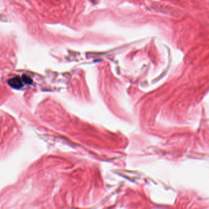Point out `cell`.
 Masks as SVG:
<instances>
[{
  "label": "cell",
  "mask_w": 209,
  "mask_h": 209,
  "mask_svg": "<svg viewBox=\"0 0 209 209\" xmlns=\"http://www.w3.org/2000/svg\"><path fill=\"white\" fill-rule=\"evenodd\" d=\"M9 84L12 88L19 89L23 86V80L19 77H15L9 80Z\"/></svg>",
  "instance_id": "1"
},
{
  "label": "cell",
  "mask_w": 209,
  "mask_h": 209,
  "mask_svg": "<svg viewBox=\"0 0 209 209\" xmlns=\"http://www.w3.org/2000/svg\"><path fill=\"white\" fill-rule=\"evenodd\" d=\"M22 80L23 82H24L25 83L27 84H31L32 83V82H33L31 79L26 75H24L22 76Z\"/></svg>",
  "instance_id": "2"
}]
</instances>
